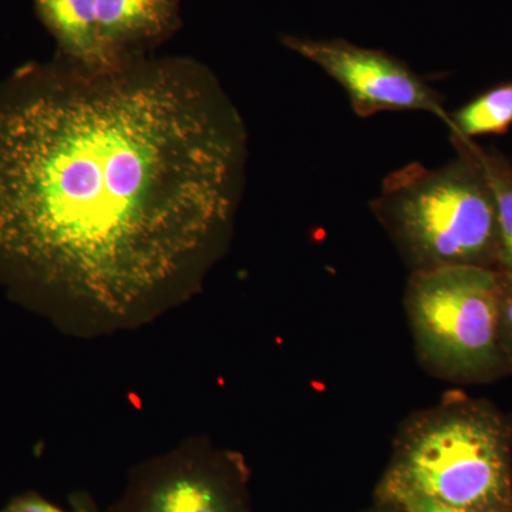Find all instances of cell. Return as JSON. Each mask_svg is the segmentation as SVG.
<instances>
[{
  "label": "cell",
  "instance_id": "8992f818",
  "mask_svg": "<svg viewBox=\"0 0 512 512\" xmlns=\"http://www.w3.org/2000/svg\"><path fill=\"white\" fill-rule=\"evenodd\" d=\"M282 45L335 80L362 119L383 111H426L447 126L450 113L444 109L440 94L409 64L390 53L345 39L286 35Z\"/></svg>",
  "mask_w": 512,
  "mask_h": 512
},
{
  "label": "cell",
  "instance_id": "3957f363",
  "mask_svg": "<svg viewBox=\"0 0 512 512\" xmlns=\"http://www.w3.org/2000/svg\"><path fill=\"white\" fill-rule=\"evenodd\" d=\"M380 481L461 510H512V421L450 394L403 421Z\"/></svg>",
  "mask_w": 512,
  "mask_h": 512
},
{
  "label": "cell",
  "instance_id": "30bf717a",
  "mask_svg": "<svg viewBox=\"0 0 512 512\" xmlns=\"http://www.w3.org/2000/svg\"><path fill=\"white\" fill-rule=\"evenodd\" d=\"M457 137V136H453ZM463 141L483 168L493 190L498 225V271L512 275V165L501 154L484 150L476 141Z\"/></svg>",
  "mask_w": 512,
  "mask_h": 512
},
{
  "label": "cell",
  "instance_id": "7c38bea8",
  "mask_svg": "<svg viewBox=\"0 0 512 512\" xmlns=\"http://www.w3.org/2000/svg\"><path fill=\"white\" fill-rule=\"evenodd\" d=\"M2 512H100V510L93 498L86 493L70 495V511H66L50 503L42 495L28 491L13 497Z\"/></svg>",
  "mask_w": 512,
  "mask_h": 512
},
{
  "label": "cell",
  "instance_id": "4fadbf2b",
  "mask_svg": "<svg viewBox=\"0 0 512 512\" xmlns=\"http://www.w3.org/2000/svg\"><path fill=\"white\" fill-rule=\"evenodd\" d=\"M500 339L512 372V275L500 272Z\"/></svg>",
  "mask_w": 512,
  "mask_h": 512
},
{
  "label": "cell",
  "instance_id": "5b68a950",
  "mask_svg": "<svg viewBox=\"0 0 512 512\" xmlns=\"http://www.w3.org/2000/svg\"><path fill=\"white\" fill-rule=\"evenodd\" d=\"M244 457L204 440L140 464L110 512H254Z\"/></svg>",
  "mask_w": 512,
  "mask_h": 512
},
{
  "label": "cell",
  "instance_id": "ba28073f",
  "mask_svg": "<svg viewBox=\"0 0 512 512\" xmlns=\"http://www.w3.org/2000/svg\"><path fill=\"white\" fill-rule=\"evenodd\" d=\"M35 9L50 35L57 53L76 62H109L99 35L96 0H33Z\"/></svg>",
  "mask_w": 512,
  "mask_h": 512
},
{
  "label": "cell",
  "instance_id": "6da1fadb",
  "mask_svg": "<svg viewBox=\"0 0 512 512\" xmlns=\"http://www.w3.org/2000/svg\"><path fill=\"white\" fill-rule=\"evenodd\" d=\"M247 163L241 113L197 60L23 64L0 80V286L77 333L144 325L227 251Z\"/></svg>",
  "mask_w": 512,
  "mask_h": 512
},
{
  "label": "cell",
  "instance_id": "277c9868",
  "mask_svg": "<svg viewBox=\"0 0 512 512\" xmlns=\"http://www.w3.org/2000/svg\"><path fill=\"white\" fill-rule=\"evenodd\" d=\"M500 271L446 266L410 272L404 308L421 365L478 383L512 373L500 339Z\"/></svg>",
  "mask_w": 512,
  "mask_h": 512
},
{
  "label": "cell",
  "instance_id": "9c48e42d",
  "mask_svg": "<svg viewBox=\"0 0 512 512\" xmlns=\"http://www.w3.org/2000/svg\"><path fill=\"white\" fill-rule=\"evenodd\" d=\"M512 126V82L500 84L450 113V136L474 140L483 136H503Z\"/></svg>",
  "mask_w": 512,
  "mask_h": 512
},
{
  "label": "cell",
  "instance_id": "7a4b0ae2",
  "mask_svg": "<svg viewBox=\"0 0 512 512\" xmlns=\"http://www.w3.org/2000/svg\"><path fill=\"white\" fill-rule=\"evenodd\" d=\"M457 156L429 168L410 163L392 171L370 210L410 272L446 266L498 271V225L493 190L460 138Z\"/></svg>",
  "mask_w": 512,
  "mask_h": 512
},
{
  "label": "cell",
  "instance_id": "5bb4252c",
  "mask_svg": "<svg viewBox=\"0 0 512 512\" xmlns=\"http://www.w3.org/2000/svg\"><path fill=\"white\" fill-rule=\"evenodd\" d=\"M366 512H394L392 508L386 507V505L376 503L375 507L370 508L369 511Z\"/></svg>",
  "mask_w": 512,
  "mask_h": 512
},
{
  "label": "cell",
  "instance_id": "9a60e30c",
  "mask_svg": "<svg viewBox=\"0 0 512 512\" xmlns=\"http://www.w3.org/2000/svg\"><path fill=\"white\" fill-rule=\"evenodd\" d=\"M0 512H2V511H0Z\"/></svg>",
  "mask_w": 512,
  "mask_h": 512
},
{
  "label": "cell",
  "instance_id": "52a82bcc",
  "mask_svg": "<svg viewBox=\"0 0 512 512\" xmlns=\"http://www.w3.org/2000/svg\"><path fill=\"white\" fill-rule=\"evenodd\" d=\"M181 0H96L101 45L109 59L146 52L180 26Z\"/></svg>",
  "mask_w": 512,
  "mask_h": 512
},
{
  "label": "cell",
  "instance_id": "8fae6325",
  "mask_svg": "<svg viewBox=\"0 0 512 512\" xmlns=\"http://www.w3.org/2000/svg\"><path fill=\"white\" fill-rule=\"evenodd\" d=\"M376 503L392 508L394 512H512V510L474 511L448 507L413 493L406 488L380 481L376 488Z\"/></svg>",
  "mask_w": 512,
  "mask_h": 512
}]
</instances>
